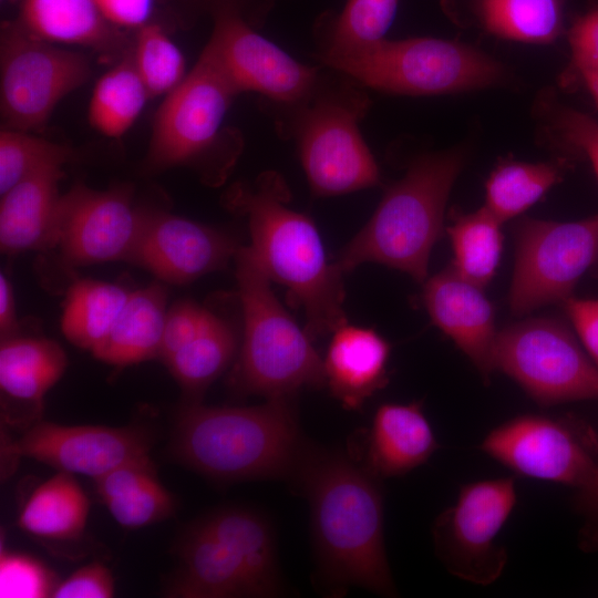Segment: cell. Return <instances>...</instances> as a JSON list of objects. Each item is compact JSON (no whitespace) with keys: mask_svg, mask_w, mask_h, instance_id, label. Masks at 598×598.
<instances>
[{"mask_svg":"<svg viewBox=\"0 0 598 598\" xmlns=\"http://www.w3.org/2000/svg\"><path fill=\"white\" fill-rule=\"evenodd\" d=\"M155 466L150 456L127 462L94 480L103 502L130 493L156 480Z\"/></svg>","mask_w":598,"mask_h":598,"instance_id":"cell-42","label":"cell"},{"mask_svg":"<svg viewBox=\"0 0 598 598\" xmlns=\"http://www.w3.org/2000/svg\"><path fill=\"white\" fill-rule=\"evenodd\" d=\"M561 305L581 346L598 369V299L570 296Z\"/></svg>","mask_w":598,"mask_h":598,"instance_id":"cell-44","label":"cell"},{"mask_svg":"<svg viewBox=\"0 0 598 598\" xmlns=\"http://www.w3.org/2000/svg\"><path fill=\"white\" fill-rule=\"evenodd\" d=\"M240 559L257 597L285 592L277 566L274 532L269 520L252 508L228 506L199 519Z\"/></svg>","mask_w":598,"mask_h":598,"instance_id":"cell-23","label":"cell"},{"mask_svg":"<svg viewBox=\"0 0 598 598\" xmlns=\"http://www.w3.org/2000/svg\"><path fill=\"white\" fill-rule=\"evenodd\" d=\"M166 293L161 285L131 291L104 339L92 350L95 358L126 367L159 355L166 319Z\"/></svg>","mask_w":598,"mask_h":598,"instance_id":"cell-25","label":"cell"},{"mask_svg":"<svg viewBox=\"0 0 598 598\" xmlns=\"http://www.w3.org/2000/svg\"><path fill=\"white\" fill-rule=\"evenodd\" d=\"M399 0H348L333 22L328 48H349L383 39Z\"/></svg>","mask_w":598,"mask_h":598,"instance_id":"cell-36","label":"cell"},{"mask_svg":"<svg viewBox=\"0 0 598 598\" xmlns=\"http://www.w3.org/2000/svg\"><path fill=\"white\" fill-rule=\"evenodd\" d=\"M54 587L53 577L40 561L25 555L1 551V598L51 597Z\"/></svg>","mask_w":598,"mask_h":598,"instance_id":"cell-38","label":"cell"},{"mask_svg":"<svg viewBox=\"0 0 598 598\" xmlns=\"http://www.w3.org/2000/svg\"><path fill=\"white\" fill-rule=\"evenodd\" d=\"M240 246L216 228L163 212H146L131 261L171 283L221 269Z\"/></svg>","mask_w":598,"mask_h":598,"instance_id":"cell-17","label":"cell"},{"mask_svg":"<svg viewBox=\"0 0 598 598\" xmlns=\"http://www.w3.org/2000/svg\"><path fill=\"white\" fill-rule=\"evenodd\" d=\"M150 97L133 58L128 56L96 82L89 106L90 123L107 137H120L133 125Z\"/></svg>","mask_w":598,"mask_h":598,"instance_id":"cell-30","label":"cell"},{"mask_svg":"<svg viewBox=\"0 0 598 598\" xmlns=\"http://www.w3.org/2000/svg\"><path fill=\"white\" fill-rule=\"evenodd\" d=\"M238 338L228 321L213 312L204 329L173 353L166 365L184 391L198 401L200 393L233 360Z\"/></svg>","mask_w":598,"mask_h":598,"instance_id":"cell-28","label":"cell"},{"mask_svg":"<svg viewBox=\"0 0 598 598\" xmlns=\"http://www.w3.org/2000/svg\"><path fill=\"white\" fill-rule=\"evenodd\" d=\"M65 367L66 355L52 340L18 337L1 340L0 388L12 400L41 409L45 393L59 381Z\"/></svg>","mask_w":598,"mask_h":598,"instance_id":"cell-27","label":"cell"},{"mask_svg":"<svg viewBox=\"0 0 598 598\" xmlns=\"http://www.w3.org/2000/svg\"><path fill=\"white\" fill-rule=\"evenodd\" d=\"M514 236L508 302L515 315L561 303L598 261V214L576 221L524 218Z\"/></svg>","mask_w":598,"mask_h":598,"instance_id":"cell-8","label":"cell"},{"mask_svg":"<svg viewBox=\"0 0 598 598\" xmlns=\"http://www.w3.org/2000/svg\"><path fill=\"white\" fill-rule=\"evenodd\" d=\"M289 197L281 177L268 172L252 186L235 185L225 202L247 217L248 247L270 280L288 289V302L303 309L305 330L315 340L348 322L343 272L336 262H328L313 221L287 207Z\"/></svg>","mask_w":598,"mask_h":598,"instance_id":"cell-2","label":"cell"},{"mask_svg":"<svg viewBox=\"0 0 598 598\" xmlns=\"http://www.w3.org/2000/svg\"><path fill=\"white\" fill-rule=\"evenodd\" d=\"M206 49L239 93L254 91L277 102L296 103L316 83L313 68L292 59L229 9L218 12Z\"/></svg>","mask_w":598,"mask_h":598,"instance_id":"cell-16","label":"cell"},{"mask_svg":"<svg viewBox=\"0 0 598 598\" xmlns=\"http://www.w3.org/2000/svg\"><path fill=\"white\" fill-rule=\"evenodd\" d=\"M339 451L308 445L293 481L310 504L319 573L333 594L363 587L396 594L383 538V494L378 481Z\"/></svg>","mask_w":598,"mask_h":598,"instance_id":"cell-1","label":"cell"},{"mask_svg":"<svg viewBox=\"0 0 598 598\" xmlns=\"http://www.w3.org/2000/svg\"><path fill=\"white\" fill-rule=\"evenodd\" d=\"M0 105L6 127H41L58 103L84 84L86 56L41 40L17 21L6 23L0 41Z\"/></svg>","mask_w":598,"mask_h":598,"instance_id":"cell-9","label":"cell"},{"mask_svg":"<svg viewBox=\"0 0 598 598\" xmlns=\"http://www.w3.org/2000/svg\"><path fill=\"white\" fill-rule=\"evenodd\" d=\"M63 164L47 166L1 195L0 246L7 254L51 248Z\"/></svg>","mask_w":598,"mask_h":598,"instance_id":"cell-21","label":"cell"},{"mask_svg":"<svg viewBox=\"0 0 598 598\" xmlns=\"http://www.w3.org/2000/svg\"><path fill=\"white\" fill-rule=\"evenodd\" d=\"M569 44L573 64L579 74L598 72V3L573 22Z\"/></svg>","mask_w":598,"mask_h":598,"instance_id":"cell-43","label":"cell"},{"mask_svg":"<svg viewBox=\"0 0 598 598\" xmlns=\"http://www.w3.org/2000/svg\"><path fill=\"white\" fill-rule=\"evenodd\" d=\"M114 579L111 570L103 564H87L66 579L55 585L54 598H110L114 595Z\"/></svg>","mask_w":598,"mask_h":598,"instance_id":"cell-41","label":"cell"},{"mask_svg":"<svg viewBox=\"0 0 598 598\" xmlns=\"http://www.w3.org/2000/svg\"><path fill=\"white\" fill-rule=\"evenodd\" d=\"M69 147L30 132L4 127L0 133V194L3 195L27 176L54 164H65Z\"/></svg>","mask_w":598,"mask_h":598,"instance_id":"cell-35","label":"cell"},{"mask_svg":"<svg viewBox=\"0 0 598 598\" xmlns=\"http://www.w3.org/2000/svg\"><path fill=\"white\" fill-rule=\"evenodd\" d=\"M322 60L377 90L412 95L457 93L495 85L501 63L463 43L435 39H381L349 48H327Z\"/></svg>","mask_w":598,"mask_h":598,"instance_id":"cell-6","label":"cell"},{"mask_svg":"<svg viewBox=\"0 0 598 598\" xmlns=\"http://www.w3.org/2000/svg\"><path fill=\"white\" fill-rule=\"evenodd\" d=\"M103 503L114 520L128 529L163 520L173 513L175 507L171 493L158 478Z\"/></svg>","mask_w":598,"mask_h":598,"instance_id":"cell-37","label":"cell"},{"mask_svg":"<svg viewBox=\"0 0 598 598\" xmlns=\"http://www.w3.org/2000/svg\"><path fill=\"white\" fill-rule=\"evenodd\" d=\"M104 18L115 28L138 30L150 23L155 0H94Z\"/></svg>","mask_w":598,"mask_h":598,"instance_id":"cell-45","label":"cell"},{"mask_svg":"<svg viewBox=\"0 0 598 598\" xmlns=\"http://www.w3.org/2000/svg\"><path fill=\"white\" fill-rule=\"evenodd\" d=\"M17 22L53 44L112 51L122 42L120 30L104 18L94 0H21Z\"/></svg>","mask_w":598,"mask_h":598,"instance_id":"cell-24","label":"cell"},{"mask_svg":"<svg viewBox=\"0 0 598 598\" xmlns=\"http://www.w3.org/2000/svg\"><path fill=\"white\" fill-rule=\"evenodd\" d=\"M481 450L519 475L577 488L597 465L573 423L540 414L518 415L494 427Z\"/></svg>","mask_w":598,"mask_h":598,"instance_id":"cell-14","label":"cell"},{"mask_svg":"<svg viewBox=\"0 0 598 598\" xmlns=\"http://www.w3.org/2000/svg\"><path fill=\"white\" fill-rule=\"evenodd\" d=\"M561 176L557 162L503 163L486 182L484 207L503 224L535 204Z\"/></svg>","mask_w":598,"mask_h":598,"instance_id":"cell-33","label":"cell"},{"mask_svg":"<svg viewBox=\"0 0 598 598\" xmlns=\"http://www.w3.org/2000/svg\"><path fill=\"white\" fill-rule=\"evenodd\" d=\"M579 489L578 508L584 516L581 543L585 548H598V464L587 484Z\"/></svg>","mask_w":598,"mask_h":598,"instance_id":"cell-46","label":"cell"},{"mask_svg":"<svg viewBox=\"0 0 598 598\" xmlns=\"http://www.w3.org/2000/svg\"><path fill=\"white\" fill-rule=\"evenodd\" d=\"M501 225L483 206L468 214L456 213L446 228L454 252V268L482 288L492 280L501 259Z\"/></svg>","mask_w":598,"mask_h":598,"instance_id":"cell-31","label":"cell"},{"mask_svg":"<svg viewBox=\"0 0 598 598\" xmlns=\"http://www.w3.org/2000/svg\"><path fill=\"white\" fill-rule=\"evenodd\" d=\"M587 90L598 105V72H586L580 74Z\"/></svg>","mask_w":598,"mask_h":598,"instance_id":"cell-48","label":"cell"},{"mask_svg":"<svg viewBox=\"0 0 598 598\" xmlns=\"http://www.w3.org/2000/svg\"><path fill=\"white\" fill-rule=\"evenodd\" d=\"M323 359L326 383L343 408L358 410L388 383L390 343L375 330L343 323Z\"/></svg>","mask_w":598,"mask_h":598,"instance_id":"cell-20","label":"cell"},{"mask_svg":"<svg viewBox=\"0 0 598 598\" xmlns=\"http://www.w3.org/2000/svg\"><path fill=\"white\" fill-rule=\"evenodd\" d=\"M132 58L151 97L167 95L186 76L182 51L158 24L137 30Z\"/></svg>","mask_w":598,"mask_h":598,"instance_id":"cell-34","label":"cell"},{"mask_svg":"<svg viewBox=\"0 0 598 598\" xmlns=\"http://www.w3.org/2000/svg\"><path fill=\"white\" fill-rule=\"evenodd\" d=\"M483 289L451 266L424 281L422 301L432 322L454 341L487 381L494 371L497 331L494 308Z\"/></svg>","mask_w":598,"mask_h":598,"instance_id":"cell-18","label":"cell"},{"mask_svg":"<svg viewBox=\"0 0 598 598\" xmlns=\"http://www.w3.org/2000/svg\"><path fill=\"white\" fill-rule=\"evenodd\" d=\"M19 329L14 299L7 277L0 275V333L1 340L16 337Z\"/></svg>","mask_w":598,"mask_h":598,"instance_id":"cell-47","label":"cell"},{"mask_svg":"<svg viewBox=\"0 0 598 598\" xmlns=\"http://www.w3.org/2000/svg\"><path fill=\"white\" fill-rule=\"evenodd\" d=\"M151 436L137 426L62 425L38 422L2 443L10 460L28 457L59 472L99 478L127 462L150 456Z\"/></svg>","mask_w":598,"mask_h":598,"instance_id":"cell-15","label":"cell"},{"mask_svg":"<svg viewBox=\"0 0 598 598\" xmlns=\"http://www.w3.org/2000/svg\"><path fill=\"white\" fill-rule=\"evenodd\" d=\"M463 163L460 151L415 159L386 189L367 225L339 252L336 264L342 272L377 262L424 282L447 198Z\"/></svg>","mask_w":598,"mask_h":598,"instance_id":"cell-4","label":"cell"},{"mask_svg":"<svg viewBox=\"0 0 598 598\" xmlns=\"http://www.w3.org/2000/svg\"><path fill=\"white\" fill-rule=\"evenodd\" d=\"M437 448L422 402L384 403L373 415L367 468L379 478L403 475L425 463Z\"/></svg>","mask_w":598,"mask_h":598,"instance_id":"cell-22","label":"cell"},{"mask_svg":"<svg viewBox=\"0 0 598 598\" xmlns=\"http://www.w3.org/2000/svg\"><path fill=\"white\" fill-rule=\"evenodd\" d=\"M493 367L542 405L598 399V369L554 318H528L497 331Z\"/></svg>","mask_w":598,"mask_h":598,"instance_id":"cell-7","label":"cell"},{"mask_svg":"<svg viewBox=\"0 0 598 598\" xmlns=\"http://www.w3.org/2000/svg\"><path fill=\"white\" fill-rule=\"evenodd\" d=\"M90 502L72 474L59 472L39 485L23 503L18 525L50 540H74L86 525Z\"/></svg>","mask_w":598,"mask_h":598,"instance_id":"cell-26","label":"cell"},{"mask_svg":"<svg viewBox=\"0 0 598 598\" xmlns=\"http://www.w3.org/2000/svg\"><path fill=\"white\" fill-rule=\"evenodd\" d=\"M235 260L244 337L231 375L234 389L268 400L293 398L305 386L321 388L323 360L312 339L271 291V280L251 249L240 246Z\"/></svg>","mask_w":598,"mask_h":598,"instance_id":"cell-5","label":"cell"},{"mask_svg":"<svg viewBox=\"0 0 598 598\" xmlns=\"http://www.w3.org/2000/svg\"><path fill=\"white\" fill-rule=\"evenodd\" d=\"M178 566L165 589L174 598L257 597L240 559L200 520L177 545Z\"/></svg>","mask_w":598,"mask_h":598,"instance_id":"cell-19","label":"cell"},{"mask_svg":"<svg viewBox=\"0 0 598 598\" xmlns=\"http://www.w3.org/2000/svg\"><path fill=\"white\" fill-rule=\"evenodd\" d=\"M564 0H477L484 28L503 39L549 43L563 27Z\"/></svg>","mask_w":598,"mask_h":598,"instance_id":"cell-32","label":"cell"},{"mask_svg":"<svg viewBox=\"0 0 598 598\" xmlns=\"http://www.w3.org/2000/svg\"><path fill=\"white\" fill-rule=\"evenodd\" d=\"M363 111L361 99L329 96L303 112L299 151L315 195H341L379 184V167L358 127Z\"/></svg>","mask_w":598,"mask_h":598,"instance_id":"cell-12","label":"cell"},{"mask_svg":"<svg viewBox=\"0 0 598 598\" xmlns=\"http://www.w3.org/2000/svg\"><path fill=\"white\" fill-rule=\"evenodd\" d=\"M145 213L134 206L128 186L96 190L76 184L61 195L50 250L65 266L131 261Z\"/></svg>","mask_w":598,"mask_h":598,"instance_id":"cell-13","label":"cell"},{"mask_svg":"<svg viewBox=\"0 0 598 598\" xmlns=\"http://www.w3.org/2000/svg\"><path fill=\"white\" fill-rule=\"evenodd\" d=\"M131 291L104 281H75L66 293L62 330L75 346L93 350L107 334Z\"/></svg>","mask_w":598,"mask_h":598,"instance_id":"cell-29","label":"cell"},{"mask_svg":"<svg viewBox=\"0 0 598 598\" xmlns=\"http://www.w3.org/2000/svg\"><path fill=\"white\" fill-rule=\"evenodd\" d=\"M213 311L193 301H179L167 312L159 358L165 362L194 339L207 324Z\"/></svg>","mask_w":598,"mask_h":598,"instance_id":"cell-40","label":"cell"},{"mask_svg":"<svg viewBox=\"0 0 598 598\" xmlns=\"http://www.w3.org/2000/svg\"><path fill=\"white\" fill-rule=\"evenodd\" d=\"M517 501L513 477L482 480L461 487L456 502L433 525L435 553L453 576L486 586L507 563L496 538Z\"/></svg>","mask_w":598,"mask_h":598,"instance_id":"cell-11","label":"cell"},{"mask_svg":"<svg viewBox=\"0 0 598 598\" xmlns=\"http://www.w3.org/2000/svg\"><path fill=\"white\" fill-rule=\"evenodd\" d=\"M546 123L553 137L590 161L598 178V121L568 106L553 105L546 111Z\"/></svg>","mask_w":598,"mask_h":598,"instance_id":"cell-39","label":"cell"},{"mask_svg":"<svg viewBox=\"0 0 598 598\" xmlns=\"http://www.w3.org/2000/svg\"><path fill=\"white\" fill-rule=\"evenodd\" d=\"M292 398L256 406H206L188 401L175 421V461L219 482L292 480L308 447Z\"/></svg>","mask_w":598,"mask_h":598,"instance_id":"cell-3","label":"cell"},{"mask_svg":"<svg viewBox=\"0 0 598 598\" xmlns=\"http://www.w3.org/2000/svg\"><path fill=\"white\" fill-rule=\"evenodd\" d=\"M238 93L205 48L192 71L165 96L156 112L147 168L199 165L205 161L219 142L221 124Z\"/></svg>","mask_w":598,"mask_h":598,"instance_id":"cell-10","label":"cell"}]
</instances>
